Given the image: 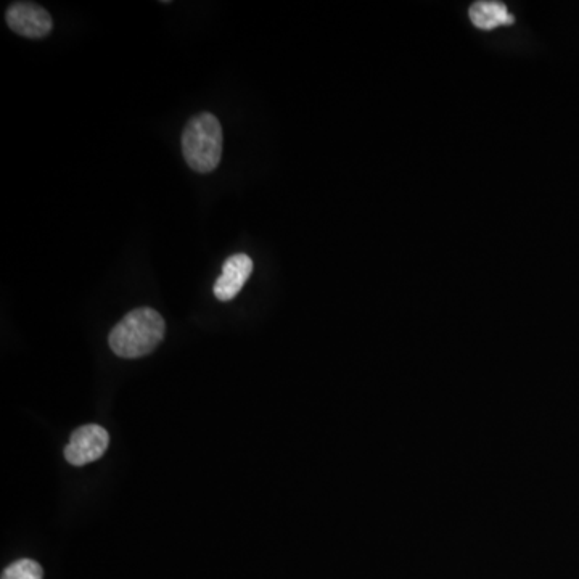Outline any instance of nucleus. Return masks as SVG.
<instances>
[{
  "mask_svg": "<svg viewBox=\"0 0 579 579\" xmlns=\"http://www.w3.org/2000/svg\"><path fill=\"white\" fill-rule=\"evenodd\" d=\"M165 330V319L155 309H134L111 330L108 343L120 358H142L157 350L165 338Z\"/></svg>",
  "mask_w": 579,
  "mask_h": 579,
  "instance_id": "f257e3e1",
  "label": "nucleus"
},
{
  "mask_svg": "<svg viewBox=\"0 0 579 579\" xmlns=\"http://www.w3.org/2000/svg\"><path fill=\"white\" fill-rule=\"evenodd\" d=\"M182 153L187 165L200 174L218 168L222 157V128L216 116H193L182 132Z\"/></svg>",
  "mask_w": 579,
  "mask_h": 579,
  "instance_id": "f03ea898",
  "label": "nucleus"
},
{
  "mask_svg": "<svg viewBox=\"0 0 579 579\" xmlns=\"http://www.w3.org/2000/svg\"><path fill=\"white\" fill-rule=\"evenodd\" d=\"M110 435L100 425H84L71 433L65 448V459L74 467L91 464L107 452Z\"/></svg>",
  "mask_w": 579,
  "mask_h": 579,
  "instance_id": "7ed1b4c3",
  "label": "nucleus"
},
{
  "mask_svg": "<svg viewBox=\"0 0 579 579\" xmlns=\"http://www.w3.org/2000/svg\"><path fill=\"white\" fill-rule=\"evenodd\" d=\"M7 25L13 33L29 39H42L49 36L54 28V21L41 5L33 2H15L7 10Z\"/></svg>",
  "mask_w": 579,
  "mask_h": 579,
  "instance_id": "20e7f679",
  "label": "nucleus"
},
{
  "mask_svg": "<svg viewBox=\"0 0 579 579\" xmlns=\"http://www.w3.org/2000/svg\"><path fill=\"white\" fill-rule=\"evenodd\" d=\"M253 272V261L245 253L230 256L224 266L222 274L214 284V295L219 301L234 300L239 295L243 285L247 284L248 277Z\"/></svg>",
  "mask_w": 579,
  "mask_h": 579,
  "instance_id": "39448f33",
  "label": "nucleus"
},
{
  "mask_svg": "<svg viewBox=\"0 0 579 579\" xmlns=\"http://www.w3.org/2000/svg\"><path fill=\"white\" fill-rule=\"evenodd\" d=\"M469 13L473 25L483 31H491L497 26L514 23V17L507 12V7L502 2H489V0L475 2L470 7Z\"/></svg>",
  "mask_w": 579,
  "mask_h": 579,
  "instance_id": "423d86ee",
  "label": "nucleus"
},
{
  "mask_svg": "<svg viewBox=\"0 0 579 579\" xmlns=\"http://www.w3.org/2000/svg\"><path fill=\"white\" fill-rule=\"evenodd\" d=\"M44 570L39 563L34 560H18L10 567L5 568L2 579H42Z\"/></svg>",
  "mask_w": 579,
  "mask_h": 579,
  "instance_id": "0eeeda50",
  "label": "nucleus"
}]
</instances>
